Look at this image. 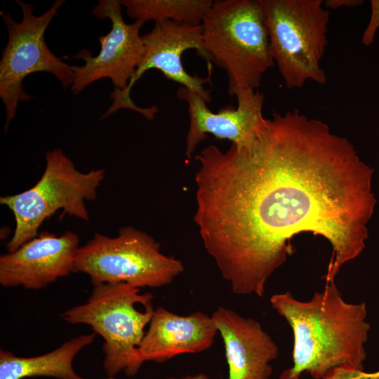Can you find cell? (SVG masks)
Listing matches in <instances>:
<instances>
[{
	"label": "cell",
	"mask_w": 379,
	"mask_h": 379,
	"mask_svg": "<svg viewBox=\"0 0 379 379\" xmlns=\"http://www.w3.org/2000/svg\"><path fill=\"white\" fill-rule=\"evenodd\" d=\"M206 62L226 71L230 97L256 89L274 65L260 0H218L202 20Z\"/></svg>",
	"instance_id": "obj_3"
},
{
	"label": "cell",
	"mask_w": 379,
	"mask_h": 379,
	"mask_svg": "<svg viewBox=\"0 0 379 379\" xmlns=\"http://www.w3.org/2000/svg\"><path fill=\"white\" fill-rule=\"evenodd\" d=\"M119 0H100L93 7L92 14L96 18L109 19L111 30L100 36V51L92 56L88 50H81L75 58L83 59L81 66L71 65L74 73L70 88L73 94H78L90 84L101 79H110L114 90L124 91L135 74L145 52V46L140 29L145 22L135 20L131 24L124 22Z\"/></svg>",
	"instance_id": "obj_10"
},
{
	"label": "cell",
	"mask_w": 379,
	"mask_h": 379,
	"mask_svg": "<svg viewBox=\"0 0 379 379\" xmlns=\"http://www.w3.org/2000/svg\"><path fill=\"white\" fill-rule=\"evenodd\" d=\"M184 271L182 262L163 254L150 235L133 227L109 237L95 233L79 248L74 272L89 276L93 286L126 283L135 288L170 284Z\"/></svg>",
	"instance_id": "obj_7"
},
{
	"label": "cell",
	"mask_w": 379,
	"mask_h": 379,
	"mask_svg": "<svg viewBox=\"0 0 379 379\" xmlns=\"http://www.w3.org/2000/svg\"><path fill=\"white\" fill-rule=\"evenodd\" d=\"M270 302L291 326L294 339L293 364L279 379H299L303 372L322 379L344 366L363 370L370 329L365 302H345L335 282L326 283L308 301L286 292L272 295Z\"/></svg>",
	"instance_id": "obj_2"
},
{
	"label": "cell",
	"mask_w": 379,
	"mask_h": 379,
	"mask_svg": "<svg viewBox=\"0 0 379 379\" xmlns=\"http://www.w3.org/2000/svg\"><path fill=\"white\" fill-rule=\"evenodd\" d=\"M369 379H379V371L369 373Z\"/></svg>",
	"instance_id": "obj_21"
},
{
	"label": "cell",
	"mask_w": 379,
	"mask_h": 379,
	"mask_svg": "<svg viewBox=\"0 0 379 379\" xmlns=\"http://www.w3.org/2000/svg\"><path fill=\"white\" fill-rule=\"evenodd\" d=\"M379 29V0L371 1V17L368 23L364 29L361 42L365 46L371 45Z\"/></svg>",
	"instance_id": "obj_17"
},
{
	"label": "cell",
	"mask_w": 379,
	"mask_h": 379,
	"mask_svg": "<svg viewBox=\"0 0 379 379\" xmlns=\"http://www.w3.org/2000/svg\"><path fill=\"white\" fill-rule=\"evenodd\" d=\"M79 236L67 231L58 237L43 232L17 250L0 257V284L37 290L74 272Z\"/></svg>",
	"instance_id": "obj_12"
},
{
	"label": "cell",
	"mask_w": 379,
	"mask_h": 379,
	"mask_svg": "<svg viewBox=\"0 0 379 379\" xmlns=\"http://www.w3.org/2000/svg\"><path fill=\"white\" fill-rule=\"evenodd\" d=\"M95 333L74 337L54 350L31 357H17L8 351L0 350V379H22L46 376L58 379H86L77 375L72 361L86 346L92 343ZM112 377L100 379H114Z\"/></svg>",
	"instance_id": "obj_15"
},
{
	"label": "cell",
	"mask_w": 379,
	"mask_h": 379,
	"mask_svg": "<svg viewBox=\"0 0 379 379\" xmlns=\"http://www.w3.org/2000/svg\"><path fill=\"white\" fill-rule=\"evenodd\" d=\"M21 8L22 18L14 20L10 13L1 12L5 23L8 41L2 51L0 60V97L6 113L5 132L16 114L20 101H28L32 97L25 93L22 82L30 74L49 72L61 83L64 89L70 88L74 73L71 65L64 62L49 49L44 34L57 15L65 0H56L45 13L35 15L30 3L15 1Z\"/></svg>",
	"instance_id": "obj_8"
},
{
	"label": "cell",
	"mask_w": 379,
	"mask_h": 379,
	"mask_svg": "<svg viewBox=\"0 0 379 379\" xmlns=\"http://www.w3.org/2000/svg\"><path fill=\"white\" fill-rule=\"evenodd\" d=\"M211 317L223 341L228 379H269L279 347L260 322L224 307Z\"/></svg>",
	"instance_id": "obj_13"
},
{
	"label": "cell",
	"mask_w": 379,
	"mask_h": 379,
	"mask_svg": "<svg viewBox=\"0 0 379 379\" xmlns=\"http://www.w3.org/2000/svg\"><path fill=\"white\" fill-rule=\"evenodd\" d=\"M105 174L104 169L81 172L60 149L47 152L44 171L33 187L0 198L1 204L12 211L15 222L14 234L6 245L8 252L36 237L44 220L60 209L88 222L85 202L96 199Z\"/></svg>",
	"instance_id": "obj_5"
},
{
	"label": "cell",
	"mask_w": 379,
	"mask_h": 379,
	"mask_svg": "<svg viewBox=\"0 0 379 379\" xmlns=\"http://www.w3.org/2000/svg\"><path fill=\"white\" fill-rule=\"evenodd\" d=\"M364 3L362 0H326L324 3L326 9H336L341 7H355Z\"/></svg>",
	"instance_id": "obj_19"
},
{
	"label": "cell",
	"mask_w": 379,
	"mask_h": 379,
	"mask_svg": "<svg viewBox=\"0 0 379 379\" xmlns=\"http://www.w3.org/2000/svg\"><path fill=\"white\" fill-rule=\"evenodd\" d=\"M140 291L126 283L93 285L85 303L62 314L67 323L88 325L103 338L104 368L108 377L114 378L122 371L133 376L144 363L138 347L154 309L152 304L144 310L138 305L151 303L154 295Z\"/></svg>",
	"instance_id": "obj_4"
},
{
	"label": "cell",
	"mask_w": 379,
	"mask_h": 379,
	"mask_svg": "<svg viewBox=\"0 0 379 379\" xmlns=\"http://www.w3.org/2000/svg\"><path fill=\"white\" fill-rule=\"evenodd\" d=\"M322 379H369V373L352 366H344L332 369Z\"/></svg>",
	"instance_id": "obj_18"
},
{
	"label": "cell",
	"mask_w": 379,
	"mask_h": 379,
	"mask_svg": "<svg viewBox=\"0 0 379 379\" xmlns=\"http://www.w3.org/2000/svg\"><path fill=\"white\" fill-rule=\"evenodd\" d=\"M194 158V220L234 293L262 297L301 232L331 245L326 283L365 248L374 170L324 121L297 109L274 113L248 147L209 145Z\"/></svg>",
	"instance_id": "obj_1"
},
{
	"label": "cell",
	"mask_w": 379,
	"mask_h": 379,
	"mask_svg": "<svg viewBox=\"0 0 379 379\" xmlns=\"http://www.w3.org/2000/svg\"><path fill=\"white\" fill-rule=\"evenodd\" d=\"M168 379H209L204 373H198L196 375H187L182 378H168Z\"/></svg>",
	"instance_id": "obj_20"
},
{
	"label": "cell",
	"mask_w": 379,
	"mask_h": 379,
	"mask_svg": "<svg viewBox=\"0 0 379 379\" xmlns=\"http://www.w3.org/2000/svg\"><path fill=\"white\" fill-rule=\"evenodd\" d=\"M128 15L135 20H171L201 25L211 8V0H121Z\"/></svg>",
	"instance_id": "obj_16"
},
{
	"label": "cell",
	"mask_w": 379,
	"mask_h": 379,
	"mask_svg": "<svg viewBox=\"0 0 379 379\" xmlns=\"http://www.w3.org/2000/svg\"><path fill=\"white\" fill-rule=\"evenodd\" d=\"M274 62L289 89L310 80L325 84L321 60L328 44L329 11L322 0H260Z\"/></svg>",
	"instance_id": "obj_6"
},
{
	"label": "cell",
	"mask_w": 379,
	"mask_h": 379,
	"mask_svg": "<svg viewBox=\"0 0 379 379\" xmlns=\"http://www.w3.org/2000/svg\"><path fill=\"white\" fill-rule=\"evenodd\" d=\"M202 30L201 24L194 25L171 20L155 22L152 30L142 36L145 52L128 86L124 91L114 89L109 95L113 102L102 118L121 108H127L141 114L149 120L152 119L157 112V107H138L130 95L135 83L151 69L159 70L166 79L182 84L209 103L211 100V91L205 89L204 84H211V63L207 62L208 77H199L188 74L181 61L182 54L187 49H195L197 54L206 60Z\"/></svg>",
	"instance_id": "obj_9"
},
{
	"label": "cell",
	"mask_w": 379,
	"mask_h": 379,
	"mask_svg": "<svg viewBox=\"0 0 379 379\" xmlns=\"http://www.w3.org/2000/svg\"><path fill=\"white\" fill-rule=\"evenodd\" d=\"M217 333L212 317L201 311L180 315L159 307L138 347L139 354L144 362L162 363L179 354L202 352L211 347Z\"/></svg>",
	"instance_id": "obj_14"
},
{
	"label": "cell",
	"mask_w": 379,
	"mask_h": 379,
	"mask_svg": "<svg viewBox=\"0 0 379 379\" xmlns=\"http://www.w3.org/2000/svg\"><path fill=\"white\" fill-rule=\"evenodd\" d=\"M179 99L188 106L190 126L186 137L185 154L191 158L197 145L211 133L226 139L237 147L252 144L265 118L262 115L264 95L258 91L243 90L235 94L237 107L227 106L218 113L211 111L199 95L183 86L177 91Z\"/></svg>",
	"instance_id": "obj_11"
}]
</instances>
